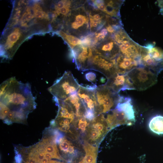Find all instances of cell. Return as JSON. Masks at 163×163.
<instances>
[{"label":"cell","instance_id":"6da1fadb","mask_svg":"<svg viewBox=\"0 0 163 163\" xmlns=\"http://www.w3.org/2000/svg\"><path fill=\"white\" fill-rule=\"evenodd\" d=\"M0 88V103L9 109L13 121L21 122L27 120L37 105L30 84L21 83L12 77L2 82Z\"/></svg>","mask_w":163,"mask_h":163},{"label":"cell","instance_id":"7a4b0ae2","mask_svg":"<svg viewBox=\"0 0 163 163\" xmlns=\"http://www.w3.org/2000/svg\"><path fill=\"white\" fill-rule=\"evenodd\" d=\"M67 16L69 34L81 39L91 34L89 15L85 4L73 9Z\"/></svg>","mask_w":163,"mask_h":163},{"label":"cell","instance_id":"3957f363","mask_svg":"<svg viewBox=\"0 0 163 163\" xmlns=\"http://www.w3.org/2000/svg\"><path fill=\"white\" fill-rule=\"evenodd\" d=\"M80 85L72 72L66 71L55 81L48 90L53 96V99L64 101L77 92Z\"/></svg>","mask_w":163,"mask_h":163},{"label":"cell","instance_id":"277c9868","mask_svg":"<svg viewBox=\"0 0 163 163\" xmlns=\"http://www.w3.org/2000/svg\"><path fill=\"white\" fill-rule=\"evenodd\" d=\"M142 65L158 75L163 70V50L154 43L141 46Z\"/></svg>","mask_w":163,"mask_h":163},{"label":"cell","instance_id":"5b68a950","mask_svg":"<svg viewBox=\"0 0 163 163\" xmlns=\"http://www.w3.org/2000/svg\"><path fill=\"white\" fill-rule=\"evenodd\" d=\"M135 90L144 91L155 84L158 75L144 66L137 67L127 74Z\"/></svg>","mask_w":163,"mask_h":163},{"label":"cell","instance_id":"8992f818","mask_svg":"<svg viewBox=\"0 0 163 163\" xmlns=\"http://www.w3.org/2000/svg\"><path fill=\"white\" fill-rule=\"evenodd\" d=\"M110 130L103 114H100L91 121L83 141L98 146Z\"/></svg>","mask_w":163,"mask_h":163},{"label":"cell","instance_id":"52a82bcc","mask_svg":"<svg viewBox=\"0 0 163 163\" xmlns=\"http://www.w3.org/2000/svg\"><path fill=\"white\" fill-rule=\"evenodd\" d=\"M95 92L101 114L112 110L117 106L120 95L105 84L96 86Z\"/></svg>","mask_w":163,"mask_h":163},{"label":"cell","instance_id":"ba28073f","mask_svg":"<svg viewBox=\"0 0 163 163\" xmlns=\"http://www.w3.org/2000/svg\"><path fill=\"white\" fill-rule=\"evenodd\" d=\"M96 86H83L80 85L77 91L79 97L86 110L85 117L90 121L101 114L97 101L95 88Z\"/></svg>","mask_w":163,"mask_h":163},{"label":"cell","instance_id":"9c48e42d","mask_svg":"<svg viewBox=\"0 0 163 163\" xmlns=\"http://www.w3.org/2000/svg\"><path fill=\"white\" fill-rule=\"evenodd\" d=\"M73 140L63 133L58 138L56 143L58 150L64 161L68 163L74 162L81 155L82 152L78 142Z\"/></svg>","mask_w":163,"mask_h":163},{"label":"cell","instance_id":"30bf717a","mask_svg":"<svg viewBox=\"0 0 163 163\" xmlns=\"http://www.w3.org/2000/svg\"><path fill=\"white\" fill-rule=\"evenodd\" d=\"M94 54L91 47L83 44L70 50V56L74 60L76 68L84 71L89 70L90 62Z\"/></svg>","mask_w":163,"mask_h":163},{"label":"cell","instance_id":"8fae6325","mask_svg":"<svg viewBox=\"0 0 163 163\" xmlns=\"http://www.w3.org/2000/svg\"><path fill=\"white\" fill-rule=\"evenodd\" d=\"M115 59H109L99 55L94 54L91 59L89 70L99 72L108 79L117 73Z\"/></svg>","mask_w":163,"mask_h":163},{"label":"cell","instance_id":"7c38bea8","mask_svg":"<svg viewBox=\"0 0 163 163\" xmlns=\"http://www.w3.org/2000/svg\"><path fill=\"white\" fill-rule=\"evenodd\" d=\"M91 47L94 54L109 59H115L119 54L118 44L111 36Z\"/></svg>","mask_w":163,"mask_h":163},{"label":"cell","instance_id":"4fadbf2b","mask_svg":"<svg viewBox=\"0 0 163 163\" xmlns=\"http://www.w3.org/2000/svg\"><path fill=\"white\" fill-rule=\"evenodd\" d=\"M105 84L118 94L121 91L135 90L127 74L117 73L113 77L107 79Z\"/></svg>","mask_w":163,"mask_h":163},{"label":"cell","instance_id":"5bb4252c","mask_svg":"<svg viewBox=\"0 0 163 163\" xmlns=\"http://www.w3.org/2000/svg\"><path fill=\"white\" fill-rule=\"evenodd\" d=\"M94 6L107 15L120 18V10L123 3L120 0H91Z\"/></svg>","mask_w":163,"mask_h":163},{"label":"cell","instance_id":"9a60e30c","mask_svg":"<svg viewBox=\"0 0 163 163\" xmlns=\"http://www.w3.org/2000/svg\"><path fill=\"white\" fill-rule=\"evenodd\" d=\"M115 59L117 71L119 74H126L133 69L142 66L140 57L139 58H129L119 54Z\"/></svg>","mask_w":163,"mask_h":163},{"label":"cell","instance_id":"2e32d148","mask_svg":"<svg viewBox=\"0 0 163 163\" xmlns=\"http://www.w3.org/2000/svg\"><path fill=\"white\" fill-rule=\"evenodd\" d=\"M71 107L76 117H85L86 110L77 92L74 93L64 101Z\"/></svg>","mask_w":163,"mask_h":163},{"label":"cell","instance_id":"e0dca14e","mask_svg":"<svg viewBox=\"0 0 163 163\" xmlns=\"http://www.w3.org/2000/svg\"><path fill=\"white\" fill-rule=\"evenodd\" d=\"M82 145L85 153L78 163H96L98 146L92 145L85 141H83Z\"/></svg>","mask_w":163,"mask_h":163},{"label":"cell","instance_id":"ac0fdd59","mask_svg":"<svg viewBox=\"0 0 163 163\" xmlns=\"http://www.w3.org/2000/svg\"><path fill=\"white\" fill-rule=\"evenodd\" d=\"M90 122L84 117H76L73 127L78 138L80 137L84 140Z\"/></svg>","mask_w":163,"mask_h":163},{"label":"cell","instance_id":"d6986e66","mask_svg":"<svg viewBox=\"0 0 163 163\" xmlns=\"http://www.w3.org/2000/svg\"><path fill=\"white\" fill-rule=\"evenodd\" d=\"M16 150L23 157L25 163H41L37 158L36 153L32 146L28 147L20 146L15 147Z\"/></svg>","mask_w":163,"mask_h":163},{"label":"cell","instance_id":"ffe728a7","mask_svg":"<svg viewBox=\"0 0 163 163\" xmlns=\"http://www.w3.org/2000/svg\"><path fill=\"white\" fill-rule=\"evenodd\" d=\"M149 127L155 133L163 134V116L157 115L152 117L149 122Z\"/></svg>","mask_w":163,"mask_h":163},{"label":"cell","instance_id":"44dd1931","mask_svg":"<svg viewBox=\"0 0 163 163\" xmlns=\"http://www.w3.org/2000/svg\"><path fill=\"white\" fill-rule=\"evenodd\" d=\"M58 34L67 43L70 50L77 46L83 44L81 40L75 36L66 34L62 31H59Z\"/></svg>","mask_w":163,"mask_h":163},{"label":"cell","instance_id":"7402d4cb","mask_svg":"<svg viewBox=\"0 0 163 163\" xmlns=\"http://www.w3.org/2000/svg\"><path fill=\"white\" fill-rule=\"evenodd\" d=\"M21 33L19 28H16L8 37L5 45V49L6 50L11 48L14 44L19 39Z\"/></svg>","mask_w":163,"mask_h":163},{"label":"cell","instance_id":"603a6c76","mask_svg":"<svg viewBox=\"0 0 163 163\" xmlns=\"http://www.w3.org/2000/svg\"><path fill=\"white\" fill-rule=\"evenodd\" d=\"M34 16L36 18L48 19V15L43 11L42 8L38 4H35L33 8Z\"/></svg>","mask_w":163,"mask_h":163},{"label":"cell","instance_id":"cb8c5ba5","mask_svg":"<svg viewBox=\"0 0 163 163\" xmlns=\"http://www.w3.org/2000/svg\"><path fill=\"white\" fill-rule=\"evenodd\" d=\"M34 14L31 13L30 8H28L26 12L23 14L21 18V25L23 26H27V22L31 20L34 17Z\"/></svg>","mask_w":163,"mask_h":163},{"label":"cell","instance_id":"d4e9b609","mask_svg":"<svg viewBox=\"0 0 163 163\" xmlns=\"http://www.w3.org/2000/svg\"><path fill=\"white\" fill-rule=\"evenodd\" d=\"M87 79L91 81H94L95 79V74L90 72L87 74L86 75Z\"/></svg>","mask_w":163,"mask_h":163},{"label":"cell","instance_id":"484cf974","mask_svg":"<svg viewBox=\"0 0 163 163\" xmlns=\"http://www.w3.org/2000/svg\"><path fill=\"white\" fill-rule=\"evenodd\" d=\"M158 6L160 8V11L161 13H163V0H158Z\"/></svg>","mask_w":163,"mask_h":163},{"label":"cell","instance_id":"4316f807","mask_svg":"<svg viewBox=\"0 0 163 163\" xmlns=\"http://www.w3.org/2000/svg\"><path fill=\"white\" fill-rule=\"evenodd\" d=\"M47 163H65L63 162L59 161H58L53 160H51L48 161Z\"/></svg>","mask_w":163,"mask_h":163}]
</instances>
